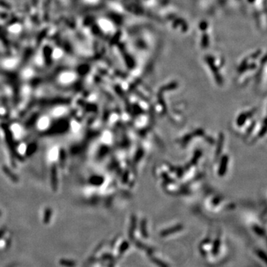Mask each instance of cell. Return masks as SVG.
<instances>
[{"instance_id":"obj_1","label":"cell","mask_w":267,"mask_h":267,"mask_svg":"<svg viewBox=\"0 0 267 267\" xmlns=\"http://www.w3.org/2000/svg\"><path fill=\"white\" fill-rule=\"evenodd\" d=\"M51 182L53 190L56 191L57 189V172H56V166L55 164L53 165L52 168H51Z\"/></svg>"},{"instance_id":"obj_2","label":"cell","mask_w":267,"mask_h":267,"mask_svg":"<svg viewBox=\"0 0 267 267\" xmlns=\"http://www.w3.org/2000/svg\"><path fill=\"white\" fill-rule=\"evenodd\" d=\"M3 171H4L5 174L11 180H13V182H17V181L19 180L16 176L14 174H13V173L11 172V170H10V169H8V167L3 166Z\"/></svg>"}]
</instances>
